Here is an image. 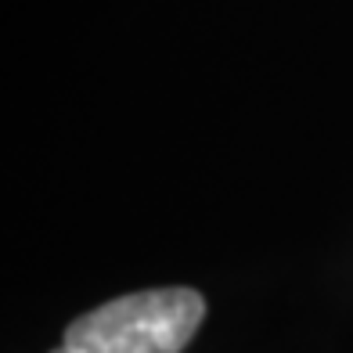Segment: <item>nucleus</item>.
<instances>
[{"label":"nucleus","instance_id":"f257e3e1","mask_svg":"<svg viewBox=\"0 0 353 353\" xmlns=\"http://www.w3.org/2000/svg\"><path fill=\"white\" fill-rule=\"evenodd\" d=\"M205 321L195 288H148L87 310L65 328L69 353H181Z\"/></svg>","mask_w":353,"mask_h":353},{"label":"nucleus","instance_id":"f03ea898","mask_svg":"<svg viewBox=\"0 0 353 353\" xmlns=\"http://www.w3.org/2000/svg\"><path fill=\"white\" fill-rule=\"evenodd\" d=\"M51 353H69V350H65V346H58V350H51Z\"/></svg>","mask_w":353,"mask_h":353}]
</instances>
